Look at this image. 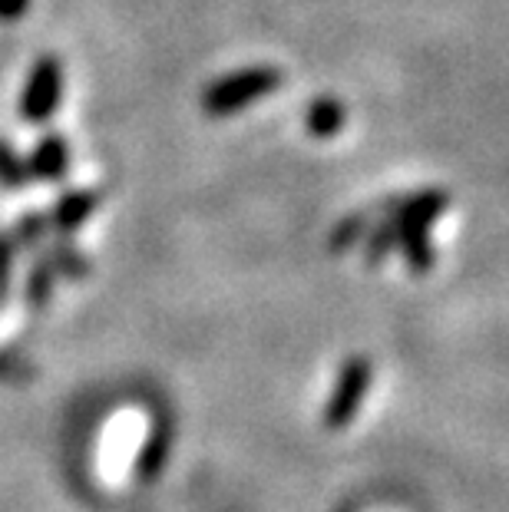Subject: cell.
<instances>
[{
	"mask_svg": "<svg viewBox=\"0 0 509 512\" xmlns=\"http://www.w3.org/2000/svg\"><path fill=\"white\" fill-rule=\"evenodd\" d=\"M100 202H103L100 189H73L67 195H60L57 205H53V212H50L53 232H60V235L77 232V228L90 219L96 209H100Z\"/></svg>",
	"mask_w": 509,
	"mask_h": 512,
	"instance_id": "5",
	"label": "cell"
},
{
	"mask_svg": "<svg viewBox=\"0 0 509 512\" xmlns=\"http://www.w3.org/2000/svg\"><path fill=\"white\" fill-rule=\"evenodd\" d=\"M371 361H367L364 354L357 357H348L341 367L338 380H334V390L328 403H324L321 410V423L328 430H344L348 423H354L357 410H361V403L367 397V390H371Z\"/></svg>",
	"mask_w": 509,
	"mask_h": 512,
	"instance_id": "2",
	"label": "cell"
},
{
	"mask_svg": "<svg viewBox=\"0 0 509 512\" xmlns=\"http://www.w3.org/2000/svg\"><path fill=\"white\" fill-rule=\"evenodd\" d=\"M60 93H63V67L57 57L47 53V57H40L34 63V70L27 76L24 96H20V116L27 123H47L57 113Z\"/></svg>",
	"mask_w": 509,
	"mask_h": 512,
	"instance_id": "3",
	"label": "cell"
},
{
	"mask_svg": "<svg viewBox=\"0 0 509 512\" xmlns=\"http://www.w3.org/2000/svg\"><path fill=\"white\" fill-rule=\"evenodd\" d=\"M30 182V166L17 156V149L0 139V185L4 189H24Z\"/></svg>",
	"mask_w": 509,
	"mask_h": 512,
	"instance_id": "14",
	"label": "cell"
},
{
	"mask_svg": "<svg viewBox=\"0 0 509 512\" xmlns=\"http://www.w3.org/2000/svg\"><path fill=\"white\" fill-rule=\"evenodd\" d=\"M394 228H397V248L404 252L407 268L414 271V275H427V271L437 265V252H433V245H430V232L424 225H400V222H394Z\"/></svg>",
	"mask_w": 509,
	"mask_h": 512,
	"instance_id": "7",
	"label": "cell"
},
{
	"mask_svg": "<svg viewBox=\"0 0 509 512\" xmlns=\"http://www.w3.org/2000/svg\"><path fill=\"white\" fill-rule=\"evenodd\" d=\"M70 172V143L63 136H43L30 156V176L40 182H60Z\"/></svg>",
	"mask_w": 509,
	"mask_h": 512,
	"instance_id": "6",
	"label": "cell"
},
{
	"mask_svg": "<svg viewBox=\"0 0 509 512\" xmlns=\"http://www.w3.org/2000/svg\"><path fill=\"white\" fill-rule=\"evenodd\" d=\"M30 7V0H0V20H17L24 17V10Z\"/></svg>",
	"mask_w": 509,
	"mask_h": 512,
	"instance_id": "17",
	"label": "cell"
},
{
	"mask_svg": "<svg viewBox=\"0 0 509 512\" xmlns=\"http://www.w3.org/2000/svg\"><path fill=\"white\" fill-rule=\"evenodd\" d=\"M371 232V215L367 212H354L348 219H341L334 225V232L328 235V252L331 255H344L351 252V248L361 242V238Z\"/></svg>",
	"mask_w": 509,
	"mask_h": 512,
	"instance_id": "11",
	"label": "cell"
},
{
	"mask_svg": "<svg viewBox=\"0 0 509 512\" xmlns=\"http://www.w3.org/2000/svg\"><path fill=\"white\" fill-rule=\"evenodd\" d=\"M50 215H24V219L17 222V228L10 235H14V242L20 248H37L47 242V235H50Z\"/></svg>",
	"mask_w": 509,
	"mask_h": 512,
	"instance_id": "15",
	"label": "cell"
},
{
	"mask_svg": "<svg viewBox=\"0 0 509 512\" xmlns=\"http://www.w3.org/2000/svg\"><path fill=\"white\" fill-rule=\"evenodd\" d=\"M285 83V76L275 67H248V70H238L232 76H222L215 80L212 86H205L202 93V110L222 119V116H232V113H242L245 106L258 103L262 96L275 93L278 86Z\"/></svg>",
	"mask_w": 509,
	"mask_h": 512,
	"instance_id": "1",
	"label": "cell"
},
{
	"mask_svg": "<svg viewBox=\"0 0 509 512\" xmlns=\"http://www.w3.org/2000/svg\"><path fill=\"white\" fill-rule=\"evenodd\" d=\"M394 248H397V228L391 219H387L384 225H371V232L364 235V255H367V265L371 268L384 265Z\"/></svg>",
	"mask_w": 509,
	"mask_h": 512,
	"instance_id": "13",
	"label": "cell"
},
{
	"mask_svg": "<svg viewBox=\"0 0 509 512\" xmlns=\"http://www.w3.org/2000/svg\"><path fill=\"white\" fill-rule=\"evenodd\" d=\"M53 278H57V271H53L50 258L47 255H37L34 265L27 271V285H24V298L34 311H43L53 298Z\"/></svg>",
	"mask_w": 509,
	"mask_h": 512,
	"instance_id": "9",
	"label": "cell"
},
{
	"mask_svg": "<svg viewBox=\"0 0 509 512\" xmlns=\"http://www.w3.org/2000/svg\"><path fill=\"white\" fill-rule=\"evenodd\" d=\"M308 129H311V136H318V139L338 136L344 129V106L334 100V96H318V100L308 106Z\"/></svg>",
	"mask_w": 509,
	"mask_h": 512,
	"instance_id": "8",
	"label": "cell"
},
{
	"mask_svg": "<svg viewBox=\"0 0 509 512\" xmlns=\"http://www.w3.org/2000/svg\"><path fill=\"white\" fill-rule=\"evenodd\" d=\"M447 205H450V195L443 189H424V192L404 195V199H391L384 205V212L391 222L430 228L443 212H447Z\"/></svg>",
	"mask_w": 509,
	"mask_h": 512,
	"instance_id": "4",
	"label": "cell"
},
{
	"mask_svg": "<svg viewBox=\"0 0 509 512\" xmlns=\"http://www.w3.org/2000/svg\"><path fill=\"white\" fill-rule=\"evenodd\" d=\"M50 258V265H53V271L57 275H63V278H70V281H80V278H86L90 275V258H86L77 245H70L67 238L63 242H57L50 248V252H43Z\"/></svg>",
	"mask_w": 509,
	"mask_h": 512,
	"instance_id": "12",
	"label": "cell"
},
{
	"mask_svg": "<svg viewBox=\"0 0 509 512\" xmlns=\"http://www.w3.org/2000/svg\"><path fill=\"white\" fill-rule=\"evenodd\" d=\"M14 258H17V242L14 235L0 232V301L10 294V278H14Z\"/></svg>",
	"mask_w": 509,
	"mask_h": 512,
	"instance_id": "16",
	"label": "cell"
},
{
	"mask_svg": "<svg viewBox=\"0 0 509 512\" xmlns=\"http://www.w3.org/2000/svg\"><path fill=\"white\" fill-rule=\"evenodd\" d=\"M169 440H172V433L166 427H156L153 433H149L143 453H139V460H136V479L153 483V479L159 476L162 463H166V456H169Z\"/></svg>",
	"mask_w": 509,
	"mask_h": 512,
	"instance_id": "10",
	"label": "cell"
}]
</instances>
